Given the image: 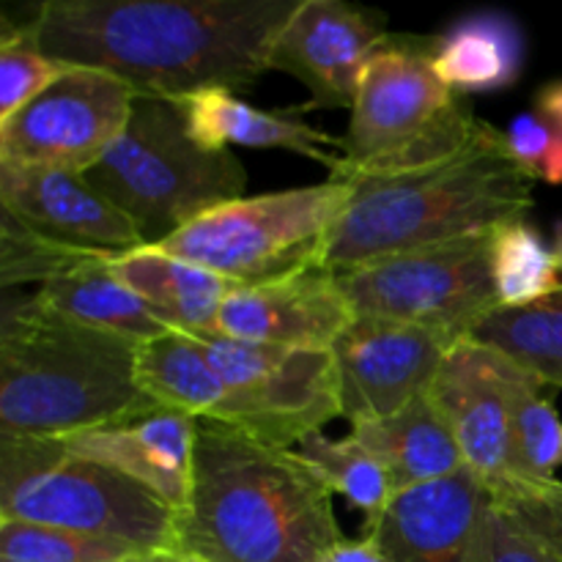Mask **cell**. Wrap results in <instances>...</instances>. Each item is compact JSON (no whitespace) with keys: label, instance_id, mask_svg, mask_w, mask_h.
Here are the masks:
<instances>
[{"label":"cell","instance_id":"obj_6","mask_svg":"<svg viewBox=\"0 0 562 562\" xmlns=\"http://www.w3.org/2000/svg\"><path fill=\"white\" fill-rule=\"evenodd\" d=\"M434 36H393L368 64L329 179L398 176L431 168L475 143L486 121L450 91L431 64Z\"/></svg>","mask_w":562,"mask_h":562},{"label":"cell","instance_id":"obj_8","mask_svg":"<svg viewBox=\"0 0 562 562\" xmlns=\"http://www.w3.org/2000/svg\"><path fill=\"white\" fill-rule=\"evenodd\" d=\"M346 181L239 198L192 220L157 245L234 285H263L322 267L324 247L340 209L349 201Z\"/></svg>","mask_w":562,"mask_h":562},{"label":"cell","instance_id":"obj_27","mask_svg":"<svg viewBox=\"0 0 562 562\" xmlns=\"http://www.w3.org/2000/svg\"><path fill=\"white\" fill-rule=\"evenodd\" d=\"M296 453L329 492L346 497L351 508L360 510L366 519L362 521V536H366L393 497V486L382 461L355 434L344 439H327L316 431L302 439Z\"/></svg>","mask_w":562,"mask_h":562},{"label":"cell","instance_id":"obj_30","mask_svg":"<svg viewBox=\"0 0 562 562\" xmlns=\"http://www.w3.org/2000/svg\"><path fill=\"white\" fill-rule=\"evenodd\" d=\"M541 379L530 376L514 395L516 477L552 481L562 467V420L552 401L541 395Z\"/></svg>","mask_w":562,"mask_h":562},{"label":"cell","instance_id":"obj_36","mask_svg":"<svg viewBox=\"0 0 562 562\" xmlns=\"http://www.w3.org/2000/svg\"><path fill=\"white\" fill-rule=\"evenodd\" d=\"M536 110L562 130V80H552L538 91Z\"/></svg>","mask_w":562,"mask_h":562},{"label":"cell","instance_id":"obj_15","mask_svg":"<svg viewBox=\"0 0 562 562\" xmlns=\"http://www.w3.org/2000/svg\"><path fill=\"white\" fill-rule=\"evenodd\" d=\"M0 206L60 245L113 256L146 247L132 220L77 170L0 165Z\"/></svg>","mask_w":562,"mask_h":562},{"label":"cell","instance_id":"obj_4","mask_svg":"<svg viewBox=\"0 0 562 562\" xmlns=\"http://www.w3.org/2000/svg\"><path fill=\"white\" fill-rule=\"evenodd\" d=\"M140 344L20 296L0 322V437L69 439L159 409L137 382Z\"/></svg>","mask_w":562,"mask_h":562},{"label":"cell","instance_id":"obj_29","mask_svg":"<svg viewBox=\"0 0 562 562\" xmlns=\"http://www.w3.org/2000/svg\"><path fill=\"white\" fill-rule=\"evenodd\" d=\"M143 549L64 527L0 519V562H132Z\"/></svg>","mask_w":562,"mask_h":562},{"label":"cell","instance_id":"obj_1","mask_svg":"<svg viewBox=\"0 0 562 562\" xmlns=\"http://www.w3.org/2000/svg\"><path fill=\"white\" fill-rule=\"evenodd\" d=\"M300 0H47L31 20L49 58L115 77L135 97L250 88Z\"/></svg>","mask_w":562,"mask_h":562},{"label":"cell","instance_id":"obj_16","mask_svg":"<svg viewBox=\"0 0 562 562\" xmlns=\"http://www.w3.org/2000/svg\"><path fill=\"white\" fill-rule=\"evenodd\" d=\"M488 503L486 483L461 467L448 477L395 492L362 538H371L387 562H472Z\"/></svg>","mask_w":562,"mask_h":562},{"label":"cell","instance_id":"obj_12","mask_svg":"<svg viewBox=\"0 0 562 562\" xmlns=\"http://www.w3.org/2000/svg\"><path fill=\"white\" fill-rule=\"evenodd\" d=\"M532 373L494 346L461 338L450 346L431 384V398L448 417L464 467L486 488L516 477L514 395Z\"/></svg>","mask_w":562,"mask_h":562},{"label":"cell","instance_id":"obj_21","mask_svg":"<svg viewBox=\"0 0 562 562\" xmlns=\"http://www.w3.org/2000/svg\"><path fill=\"white\" fill-rule=\"evenodd\" d=\"M351 434L382 461L393 494L448 477L464 467L453 428L431 393L415 398L393 417L357 423Z\"/></svg>","mask_w":562,"mask_h":562},{"label":"cell","instance_id":"obj_14","mask_svg":"<svg viewBox=\"0 0 562 562\" xmlns=\"http://www.w3.org/2000/svg\"><path fill=\"white\" fill-rule=\"evenodd\" d=\"M387 38V20L379 11L344 0H300L274 36L269 69L296 77L311 91V102L296 113L355 108L362 75Z\"/></svg>","mask_w":562,"mask_h":562},{"label":"cell","instance_id":"obj_7","mask_svg":"<svg viewBox=\"0 0 562 562\" xmlns=\"http://www.w3.org/2000/svg\"><path fill=\"white\" fill-rule=\"evenodd\" d=\"M0 519L115 538L143 552L176 541L173 508L60 439L0 437Z\"/></svg>","mask_w":562,"mask_h":562},{"label":"cell","instance_id":"obj_32","mask_svg":"<svg viewBox=\"0 0 562 562\" xmlns=\"http://www.w3.org/2000/svg\"><path fill=\"white\" fill-rule=\"evenodd\" d=\"M488 494L562 562V481L510 477L488 488Z\"/></svg>","mask_w":562,"mask_h":562},{"label":"cell","instance_id":"obj_18","mask_svg":"<svg viewBox=\"0 0 562 562\" xmlns=\"http://www.w3.org/2000/svg\"><path fill=\"white\" fill-rule=\"evenodd\" d=\"M195 439L198 417L159 406L137 420L93 428L60 442L69 453L140 483L179 514L190 499Z\"/></svg>","mask_w":562,"mask_h":562},{"label":"cell","instance_id":"obj_28","mask_svg":"<svg viewBox=\"0 0 562 562\" xmlns=\"http://www.w3.org/2000/svg\"><path fill=\"white\" fill-rule=\"evenodd\" d=\"M110 258H115L113 252L80 250V247L47 239L5 212L0 217V283L5 289H14V285L42 289L88 263L110 261Z\"/></svg>","mask_w":562,"mask_h":562},{"label":"cell","instance_id":"obj_19","mask_svg":"<svg viewBox=\"0 0 562 562\" xmlns=\"http://www.w3.org/2000/svg\"><path fill=\"white\" fill-rule=\"evenodd\" d=\"M179 102L184 104L192 137L212 151H225L228 146L285 148L324 165L329 173H335L344 159V137L305 124L296 108L283 113L258 110L223 88L192 93Z\"/></svg>","mask_w":562,"mask_h":562},{"label":"cell","instance_id":"obj_33","mask_svg":"<svg viewBox=\"0 0 562 562\" xmlns=\"http://www.w3.org/2000/svg\"><path fill=\"white\" fill-rule=\"evenodd\" d=\"M514 162L532 181L562 184V130L538 110L519 113L503 130Z\"/></svg>","mask_w":562,"mask_h":562},{"label":"cell","instance_id":"obj_25","mask_svg":"<svg viewBox=\"0 0 562 562\" xmlns=\"http://www.w3.org/2000/svg\"><path fill=\"white\" fill-rule=\"evenodd\" d=\"M470 338L508 355L543 387H562V289L532 305L497 307Z\"/></svg>","mask_w":562,"mask_h":562},{"label":"cell","instance_id":"obj_17","mask_svg":"<svg viewBox=\"0 0 562 562\" xmlns=\"http://www.w3.org/2000/svg\"><path fill=\"white\" fill-rule=\"evenodd\" d=\"M351 322L355 311L335 272L313 267L274 283L236 285L223 302L217 335L247 344L333 349Z\"/></svg>","mask_w":562,"mask_h":562},{"label":"cell","instance_id":"obj_11","mask_svg":"<svg viewBox=\"0 0 562 562\" xmlns=\"http://www.w3.org/2000/svg\"><path fill=\"white\" fill-rule=\"evenodd\" d=\"M135 93L115 77L69 66L31 104L0 121V165L86 173L126 130Z\"/></svg>","mask_w":562,"mask_h":562},{"label":"cell","instance_id":"obj_34","mask_svg":"<svg viewBox=\"0 0 562 562\" xmlns=\"http://www.w3.org/2000/svg\"><path fill=\"white\" fill-rule=\"evenodd\" d=\"M472 562H560L514 514L492 499L477 527Z\"/></svg>","mask_w":562,"mask_h":562},{"label":"cell","instance_id":"obj_31","mask_svg":"<svg viewBox=\"0 0 562 562\" xmlns=\"http://www.w3.org/2000/svg\"><path fill=\"white\" fill-rule=\"evenodd\" d=\"M66 69L69 66L42 53L31 25L5 22L3 38H0V121L20 113L38 93L47 91Z\"/></svg>","mask_w":562,"mask_h":562},{"label":"cell","instance_id":"obj_35","mask_svg":"<svg viewBox=\"0 0 562 562\" xmlns=\"http://www.w3.org/2000/svg\"><path fill=\"white\" fill-rule=\"evenodd\" d=\"M318 562H387V558L379 552V547L371 538H360V541L340 538L333 549L324 552V558Z\"/></svg>","mask_w":562,"mask_h":562},{"label":"cell","instance_id":"obj_24","mask_svg":"<svg viewBox=\"0 0 562 562\" xmlns=\"http://www.w3.org/2000/svg\"><path fill=\"white\" fill-rule=\"evenodd\" d=\"M113 261L115 258L88 263L77 272L42 285V289H36L38 302L53 307L60 316L86 324V327L121 335V338L135 340L140 346L170 333V327H165L154 316L151 307L130 285L115 278V272L110 269Z\"/></svg>","mask_w":562,"mask_h":562},{"label":"cell","instance_id":"obj_9","mask_svg":"<svg viewBox=\"0 0 562 562\" xmlns=\"http://www.w3.org/2000/svg\"><path fill=\"white\" fill-rule=\"evenodd\" d=\"M494 234L420 247L335 272L355 316L431 329L450 344L470 338L499 307Z\"/></svg>","mask_w":562,"mask_h":562},{"label":"cell","instance_id":"obj_22","mask_svg":"<svg viewBox=\"0 0 562 562\" xmlns=\"http://www.w3.org/2000/svg\"><path fill=\"white\" fill-rule=\"evenodd\" d=\"M137 382L154 404L179 409L198 420L239 431L241 415L234 393L209 362L203 344L192 335L170 333L137 349Z\"/></svg>","mask_w":562,"mask_h":562},{"label":"cell","instance_id":"obj_26","mask_svg":"<svg viewBox=\"0 0 562 562\" xmlns=\"http://www.w3.org/2000/svg\"><path fill=\"white\" fill-rule=\"evenodd\" d=\"M494 285L499 307H525L562 289V220L552 239L530 220L494 231Z\"/></svg>","mask_w":562,"mask_h":562},{"label":"cell","instance_id":"obj_13","mask_svg":"<svg viewBox=\"0 0 562 562\" xmlns=\"http://www.w3.org/2000/svg\"><path fill=\"white\" fill-rule=\"evenodd\" d=\"M450 346L431 329L355 316L329 349L338 368L340 417L357 426L398 415L431 393Z\"/></svg>","mask_w":562,"mask_h":562},{"label":"cell","instance_id":"obj_2","mask_svg":"<svg viewBox=\"0 0 562 562\" xmlns=\"http://www.w3.org/2000/svg\"><path fill=\"white\" fill-rule=\"evenodd\" d=\"M340 538L333 492L300 453L198 420L173 549L201 562H318Z\"/></svg>","mask_w":562,"mask_h":562},{"label":"cell","instance_id":"obj_5","mask_svg":"<svg viewBox=\"0 0 562 562\" xmlns=\"http://www.w3.org/2000/svg\"><path fill=\"white\" fill-rule=\"evenodd\" d=\"M86 176L132 220L146 247L239 201L247 187L241 159L231 148H203L192 137L184 104L159 97H135L126 130Z\"/></svg>","mask_w":562,"mask_h":562},{"label":"cell","instance_id":"obj_10","mask_svg":"<svg viewBox=\"0 0 562 562\" xmlns=\"http://www.w3.org/2000/svg\"><path fill=\"white\" fill-rule=\"evenodd\" d=\"M198 340L239 404V431L291 450L344 415L329 349L247 344L223 335Z\"/></svg>","mask_w":562,"mask_h":562},{"label":"cell","instance_id":"obj_37","mask_svg":"<svg viewBox=\"0 0 562 562\" xmlns=\"http://www.w3.org/2000/svg\"><path fill=\"white\" fill-rule=\"evenodd\" d=\"M132 562H201L190 554L179 552V549H151V552H143L137 554Z\"/></svg>","mask_w":562,"mask_h":562},{"label":"cell","instance_id":"obj_20","mask_svg":"<svg viewBox=\"0 0 562 562\" xmlns=\"http://www.w3.org/2000/svg\"><path fill=\"white\" fill-rule=\"evenodd\" d=\"M115 278L130 285L165 327L192 338L217 335L223 302L236 289L231 280L162 252L159 247H137L121 252L110 263Z\"/></svg>","mask_w":562,"mask_h":562},{"label":"cell","instance_id":"obj_23","mask_svg":"<svg viewBox=\"0 0 562 562\" xmlns=\"http://www.w3.org/2000/svg\"><path fill=\"white\" fill-rule=\"evenodd\" d=\"M525 33L499 11H481L434 36L431 64L459 97L492 93L514 86L525 69Z\"/></svg>","mask_w":562,"mask_h":562},{"label":"cell","instance_id":"obj_3","mask_svg":"<svg viewBox=\"0 0 562 562\" xmlns=\"http://www.w3.org/2000/svg\"><path fill=\"white\" fill-rule=\"evenodd\" d=\"M346 184L349 201L329 228L322 258L329 272L494 234L530 214L536 181L514 162L503 130L486 121L475 143L445 162Z\"/></svg>","mask_w":562,"mask_h":562}]
</instances>
